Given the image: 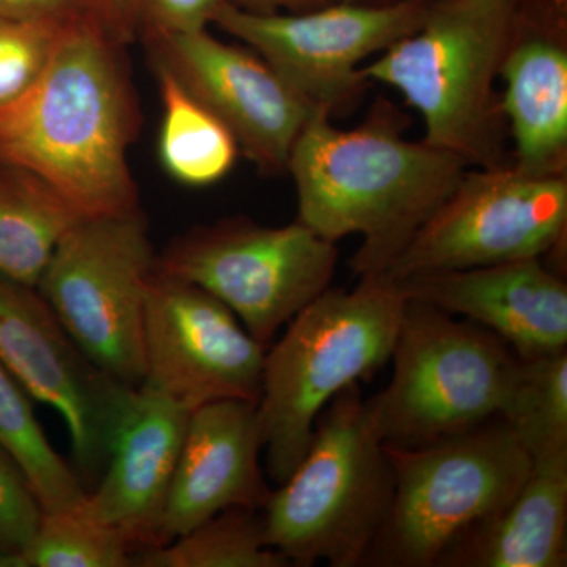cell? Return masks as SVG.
<instances>
[{
    "instance_id": "cell-28",
    "label": "cell",
    "mask_w": 567,
    "mask_h": 567,
    "mask_svg": "<svg viewBox=\"0 0 567 567\" xmlns=\"http://www.w3.org/2000/svg\"><path fill=\"white\" fill-rule=\"evenodd\" d=\"M229 0H142L141 29L147 40L207 31Z\"/></svg>"
},
{
    "instance_id": "cell-30",
    "label": "cell",
    "mask_w": 567,
    "mask_h": 567,
    "mask_svg": "<svg viewBox=\"0 0 567 567\" xmlns=\"http://www.w3.org/2000/svg\"><path fill=\"white\" fill-rule=\"evenodd\" d=\"M0 18L73 22L91 18L82 0H0Z\"/></svg>"
},
{
    "instance_id": "cell-31",
    "label": "cell",
    "mask_w": 567,
    "mask_h": 567,
    "mask_svg": "<svg viewBox=\"0 0 567 567\" xmlns=\"http://www.w3.org/2000/svg\"><path fill=\"white\" fill-rule=\"evenodd\" d=\"M229 2L238 9L251 11V13L268 14L281 13V11L298 13V11L320 9L334 0H229Z\"/></svg>"
},
{
    "instance_id": "cell-26",
    "label": "cell",
    "mask_w": 567,
    "mask_h": 567,
    "mask_svg": "<svg viewBox=\"0 0 567 567\" xmlns=\"http://www.w3.org/2000/svg\"><path fill=\"white\" fill-rule=\"evenodd\" d=\"M73 22L0 18V107L14 102L39 80L62 33Z\"/></svg>"
},
{
    "instance_id": "cell-19",
    "label": "cell",
    "mask_w": 567,
    "mask_h": 567,
    "mask_svg": "<svg viewBox=\"0 0 567 567\" xmlns=\"http://www.w3.org/2000/svg\"><path fill=\"white\" fill-rule=\"evenodd\" d=\"M567 453L533 462L524 486L458 537L436 567H565Z\"/></svg>"
},
{
    "instance_id": "cell-12",
    "label": "cell",
    "mask_w": 567,
    "mask_h": 567,
    "mask_svg": "<svg viewBox=\"0 0 567 567\" xmlns=\"http://www.w3.org/2000/svg\"><path fill=\"white\" fill-rule=\"evenodd\" d=\"M265 347L218 298L156 268L144 316L141 388L186 412L212 402H259Z\"/></svg>"
},
{
    "instance_id": "cell-14",
    "label": "cell",
    "mask_w": 567,
    "mask_h": 567,
    "mask_svg": "<svg viewBox=\"0 0 567 567\" xmlns=\"http://www.w3.org/2000/svg\"><path fill=\"white\" fill-rule=\"evenodd\" d=\"M155 61L227 126L238 148L267 174L287 173L290 152L317 110L252 50L208 31L148 40Z\"/></svg>"
},
{
    "instance_id": "cell-11",
    "label": "cell",
    "mask_w": 567,
    "mask_h": 567,
    "mask_svg": "<svg viewBox=\"0 0 567 567\" xmlns=\"http://www.w3.org/2000/svg\"><path fill=\"white\" fill-rule=\"evenodd\" d=\"M431 0L393 6L334 2L259 14L226 2L213 24L244 41L312 106L331 115L358 106L371 82L363 62L420 28Z\"/></svg>"
},
{
    "instance_id": "cell-16",
    "label": "cell",
    "mask_w": 567,
    "mask_h": 567,
    "mask_svg": "<svg viewBox=\"0 0 567 567\" xmlns=\"http://www.w3.org/2000/svg\"><path fill=\"white\" fill-rule=\"evenodd\" d=\"M499 78L513 164L567 175V0H516Z\"/></svg>"
},
{
    "instance_id": "cell-32",
    "label": "cell",
    "mask_w": 567,
    "mask_h": 567,
    "mask_svg": "<svg viewBox=\"0 0 567 567\" xmlns=\"http://www.w3.org/2000/svg\"><path fill=\"white\" fill-rule=\"evenodd\" d=\"M338 2L360 3V6H393L404 0H338Z\"/></svg>"
},
{
    "instance_id": "cell-8",
    "label": "cell",
    "mask_w": 567,
    "mask_h": 567,
    "mask_svg": "<svg viewBox=\"0 0 567 567\" xmlns=\"http://www.w3.org/2000/svg\"><path fill=\"white\" fill-rule=\"evenodd\" d=\"M567 175L537 177L514 164L466 169L383 276L466 270L524 259L566 278Z\"/></svg>"
},
{
    "instance_id": "cell-1",
    "label": "cell",
    "mask_w": 567,
    "mask_h": 567,
    "mask_svg": "<svg viewBox=\"0 0 567 567\" xmlns=\"http://www.w3.org/2000/svg\"><path fill=\"white\" fill-rule=\"evenodd\" d=\"M118 50L82 18L39 80L0 107V164L39 178L84 219L140 212L126 158L140 111Z\"/></svg>"
},
{
    "instance_id": "cell-22",
    "label": "cell",
    "mask_w": 567,
    "mask_h": 567,
    "mask_svg": "<svg viewBox=\"0 0 567 567\" xmlns=\"http://www.w3.org/2000/svg\"><path fill=\"white\" fill-rule=\"evenodd\" d=\"M0 450L13 458L43 513L73 509L87 498L78 473L66 465L33 412L32 399L0 363Z\"/></svg>"
},
{
    "instance_id": "cell-4",
    "label": "cell",
    "mask_w": 567,
    "mask_h": 567,
    "mask_svg": "<svg viewBox=\"0 0 567 567\" xmlns=\"http://www.w3.org/2000/svg\"><path fill=\"white\" fill-rule=\"evenodd\" d=\"M404 306L393 282L361 276L353 290H324L265 350L257 413L278 486L305 457L324 406L390 361Z\"/></svg>"
},
{
    "instance_id": "cell-7",
    "label": "cell",
    "mask_w": 567,
    "mask_h": 567,
    "mask_svg": "<svg viewBox=\"0 0 567 567\" xmlns=\"http://www.w3.org/2000/svg\"><path fill=\"white\" fill-rule=\"evenodd\" d=\"M390 361L365 405L385 445L415 447L502 416L520 358L486 328L405 300Z\"/></svg>"
},
{
    "instance_id": "cell-2",
    "label": "cell",
    "mask_w": 567,
    "mask_h": 567,
    "mask_svg": "<svg viewBox=\"0 0 567 567\" xmlns=\"http://www.w3.org/2000/svg\"><path fill=\"white\" fill-rule=\"evenodd\" d=\"M317 107L295 141L287 173L298 218L324 240L361 235L354 276L386 270L410 238L456 188L468 164L423 141H409L386 102L357 128H336Z\"/></svg>"
},
{
    "instance_id": "cell-17",
    "label": "cell",
    "mask_w": 567,
    "mask_h": 567,
    "mask_svg": "<svg viewBox=\"0 0 567 567\" xmlns=\"http://www.w3.org/2000/svg\"><path fill=\"white\" fill-rule=\"evenodd\" d=\"M257 402L227 399L189 413L156 546H164L229 507L262 509L270 488Z\"/></svg>"
},
{
    "instance_id": "cell-13",
    "label": "cell",
    "mask_w": 567,
    "mask_h": 567,
    "mask_svg": "<svg viewBox=\"0 0 567 567\" xmlns=\"http://www.w3.org/2000/svg\"><path fill=\"white\" fill-rule=\"evenodd\" d=\"M0 363L33 401L58 410L81 480L99 483L130 391L87 357L33 287L0 278Z\"/></svg>"
},
{
    "instance_id": "cell-18",
    "label": "cell",
    "mask_w": 567,
    "mask_h": 567,
    "mask_svg": "<svg viewBox=\"0 0 567 567\" xmlns=\"http://www.w3.org/2000/svg\"><path fill=\"white\" fill-rule=\"evenodd\" d=\"M188 417L162 395L133 388L115 424L106 466L82 505L118 529L136 554L158 539Z\"/></svg>"
},
{
    "instance_id": "cell-24",
    "label": "cell",
    "mask_w": 567,
    "mask_h": 567,
    "mask_svg": "<svg viewBox=\"0 0 567 567\" xmlns=\"http://www.w3.org/2000/svg\"><path fill=\"white\" fill-rule=\"evenodd\" d=\"M499 417L533 462L567 453V350L520 358Z\"/></svg>"
},
{
    "instance_id": "cell-10",
    "label": "cell",
    "mask_w": 567,
    "mask_h": 567,
    "mask_svg": "<svg viewBox=\"0 0 567 567\" xmlns=\"http://www.w3.org/2000/svg\"><path fill=\"white\" fill-rule=\"evenodd\" d=\"M338 259V246L300 219L267 227L241 218L183 235L156 268L218 298L268 349L282 327L330 289Z\"/></svg>"
},
{
    "instance_id": "cell-21",
    "label": "cell",
    "mask_w": 567,
    "mask_h": 567,
    "mask_svg": "<svg viewBox=\"0 0 567 567\" xmlns=\"http://www.w3.org/2000/svg\"><path fill=\"white\" fill-rule=\"evenodd\" d=\"M155 63L163 104L158 156L164 171L189 188L221 182L237 162V141L173 71Z\"/></svg>"
},
{
    "instance_id": "cell-23",
    "label": "cell",
    "mask_w": 567,
    "mask_h": 567,
    "mask_svg": "<svg viewBox=\"0 0 567 567\" xmlns=\"http://www.w3.org/2000/svg\"><path fill=\"white\" fill-rule=\"evenodd\" d=\"M133 566L287 567L290 563L265 540L259 511L229 507L164 546L137 551Z\"/></svg>"
},
{
    "instance_id": "cell-15",
    "label": "cell",
    "mask_w": 567,
    "mask_h": 567,
    "mask_svg": "<svg viewBox=\"0 0 567 567\" xmlns=\"http://www.w3.org/2000/svg\"><path fill=\"white\" fill-rule=\"evenodd\" d=\"M393 284L406 301L486 328L522 360L567 350L566 278L539 257L409 276Z\"/></svg>"
},
{
    "instance_id": "cell-5",
    "label": "cell",
    "mask_w": 567,
    "mask_h": 567,
    "mask_svg": "<svg viewBox=\"0 0 567 567\" xmlns=\"http://www.w3.org/2000/svg\"><path fill=\"white\" fill-rule=\"evenodd\" d=\"M394 473L360 383L317 417L300 464L262 507L268 546L290 566L365 565L385 525Z\"/></svg>"
},
{
    "instance_id": "cell-6",
    "label": "cell",
    "mask_w": 567,
    "mask_h": 567,
    "mask_svg": "<svg viewBox=\"0 0 567 567\" xmlns=\"http://www.w3.org/2000/svg\"><path fill=\"white\" fill-rule=\"evenodd\" d=\"M385 446L393 499L365 565L436 567L458 537L516 496L533 468L502 417L423 446Z\"/></svg>"
},
{
    "instance_id": "cell-20",
    "label": "cell",
    "mask_w": 567,
    "mask_h": 567,
    "mask_svg": "<svg viewBox=\"0 0 567 567\" xmlns=\"http://www.w3.org/2000/svg\"><path fill=\"white\" fill-rule=\"evenodd\" d=\"M81 219L39 178L0 164V278L35 289L59 241Z\"/></svg>"
},
{
    "instance_id": "cell-27",
    "label": "cell",
    "mask_w": 567,
    "mask_h": 567,
    "mask_svg": "<svg viewBox=\"0 0 567 567\" xmlns=\"http://www.w3.org/2000/svg\"><path fill=\"white\" fill-rule=\"evenodd\" d=\"M41 514L20 466L0 450V567H22V555L35 536Z\"/></svg>"
},
{
    "instance_id": "cell-29",
    "label": "cell",
    "mask_w": 567,
    "mask_h": 567,
    "mask_svg": "<svg viewBox=\"0 0 567 567\" xmlns=\"http://www.w3.org/2000/svg\"><path fill=\"white\" fill-rule=\"evenodd\" d=\"M93 21L112 41L132 43L140 32L142 0H82Z\"/></svg>"
},
{
    "instance_id": "cell-25",
    "label": "cell",
    "mask_w": 567,
    "mask_h": 567,
    "mask_svg": "<svg viewBox=\"0 0 567 567\" xmlns=\"http://www.w3.org/2000/svg\"><path fill=\"white\" fill-rule=\"evenodd\" d=\"M82 505L41 514L35 536L22 555V567L133 566V544Z\"/></svg>"
},
{
    "instance_id": "cell-9",
    "label": "cell",
    "mask_w": 567,
    "mask_h": 567,
    "mask_svg": "<svg viewBox=\"0 0 567 567\" xmlns=\"http://www.w3.org/2000/svg\"><path fill=\"white\" fill-rule=\"evenodd\" d=\"M155 271L141 212L99 216L63 235L35 289L93 363L140 386L145 298Z\"/></svg>"
},
{
    "instance_id": "cell-3",
    "label": "cell",
    "mask_w": 567,
    "mask_h": 567,
    "mask_svg": "<svg viewBox=\"0 0 567 567\" xmlns=\"http://www.w3.org/2000/svg\"><path fill=\"white\" fill-rule=\"evenodd\" d=\"M516 0H431L415 32L361 66L365 81L401 92L423 117L424 141L470 167L513 164L496 92Z\"/></svg>"
}]
</instances>
